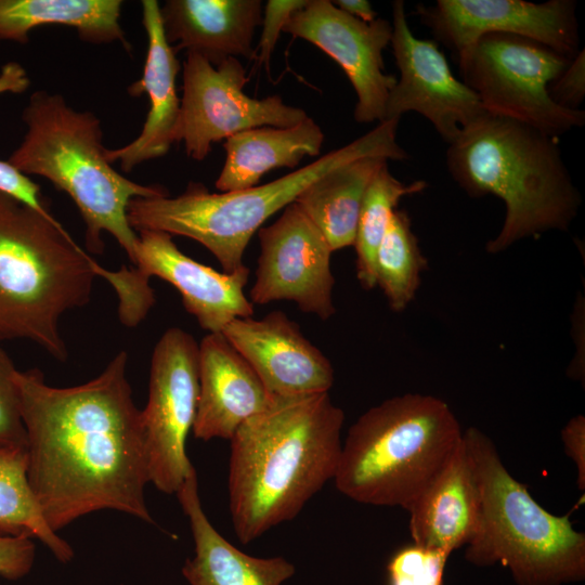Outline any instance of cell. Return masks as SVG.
I'll return each mask as SVG.
<instances>
[{
	"mask_svg": "<svg viewBox=\"0 0 585 585\" xmlns=\"http://www.w3.org/2000/svg\"><path fill=\"white\" fill-rule=\"evenodd\" d=\"M120 351L86 384L57 388L40 369L17 370L27 437V479L49 526L58 532L99 510L153 523L145 500L150 482L142 411Z\"/></svg>",
	"mask_w": 585,
	"mask_h": 585,
	"instance_id": "1",
	"label": "cell"
},
{
	"mask_svg": "<svg viewBox=\"0 0 585 585\" xmlns=\"http://www.w3.org/2000/svg\"><path fill=\"white\" fill-rule=\"evenodd\" d=\"M343 411L328 392L273 396L230 439V512L239 542L283 522L334 479Z\"/></svg>",
	"mask_w": 585,
	"mask_h": 585,
	"instance_id": "2",
	"label": "cell"
},
{
	"mask_svg": "<svg viewBox=\"0 0 585 585\" xmlns=\"http://www.w3.org/2000/svg\"><path fill=\"white\" fill-rule=\"evenodd\" d=\"M448 172L472 197L492 194L506 206L496 253L549 230L566 231L582 203L558 139L514 119L489 114L446 151Z\"/></svg>",
	"mask_w": 585,
	"mask_h": 585,
	"instance_id": "3",
	"label": "cell"
},
{
	"mask_svg": "<svg viewBox=\"0 0 585 585\" xmlns=\"http://www.w3.org/2000/svg\"><path fill=\"white\" fill-rule=\"evenodd\" d=\"M22 120L26 133L8 161L26 176L49 180L72 198L86 223L91 253H103L106 232L134 265L139 236L129 224L128 205L136 197L169 196L168 190L139 184L114 169L105 155L100 119L89 110H76L61 94L34 92Z\"/></svg>",
	"mask_w": 585,
	"mask_h": 585,
	"instance_id": "4",
	"label": "cell"
},
{
	"mask_svg": "<svg viewBox=\"0 0 585 585\" xmlns=\"http://www.w3.org/2000/svg\"><path fill=\"white\" fill-rule=\"evenodd\" d=\"M104 269L55 218L0 193V341L29 339L66 361L60 318L90 302Z\"/></svg>",
	"mask_w": 585,
	"mask_h": 585,
	"instance_id": "5",
	"label": "cell"
},
{
	"mask_svg": "<svg viewBox=\"0 0 585 585\" xmlns=\"http://www.w3.org/2000/svg\"><path fill=\"white\" fill-rule=\"evenodd\" d=\"M398 126L399 119L381 121L347 145L263 185L210 193L204 184L191 182L176 197L133 198L127 209L129 224L135 232L161 231L194 239L217 258L223 272L232 273L245 266V249L261 225L325 173L369 156L406 160L408 154L396 141Z\"/></svg>",
	"mask_w": 585,
	"mask_h": 585,
	"instance_id": "6",
	"label": "cell"
},
{
	"mask_svg": "<svg viewBox=\"0 0 585 585\" xmlns=\"http://www.w3.org/2000/svg\"><path fill=\"white\" fill-rule=\"evenodd\" d=\"M461 440L460 425L443 400L418 393L390 398L349 428L336 487L358 503L407 511Z\"/></svg>",
	"mask_w": 585,
	"mask_h": 585,
	"instance_id": "7",
	"label": "cell"
},
{
	"mask_svg": "<svg viewBox=\"0 0 585 585\" xmlns=\"http://www.w3.org/2000/svg\"><path fill=\"white\" fill-rule=\"evenodd\" d=\"M480 491L477 533L466 559L499 562L518 585H561L585 574V535L568 516L543 508L504 466L494 442L477 428L463 432Z\"/></svg>",
	"mask_w": 585,
	"mask_h": 585,
	"instance_id": "8",
	"label": "cell"
},
{
	"mask_svg": "<svg viewBox=\"0 0 585 585\" xmlns=\"http://www.w3.org/2000/svg\"><path fill=\"white\" fill-rule=\"evenodd\" d=\"M463 82L494 116L529 125L547 135H559L585 123L583 109L557 105L549 83L571 58L532 39L509 35L482 36L457 55Z\"/></svg>",
	"mask_w": 585,
	"mask_h": 585,
	"instance_id": "9",
	"label": "cell"
},
{
	"mask_svg": "<svg viewBox=\"0 0 585 585\" xmlns=\"http://www.w3.org/2000/svg\"><path fill=\"white\" fill-rule=\"evenodd\" d=\"M139 249L131 268L107 270L106 280L118 297V316L127 327L142 322L155 303L148 285L151 276L171 284L181 295L185 310L209 334L221 333L233 320L251 317L253 304L244 288L249 269L245 265L232 273L218 272L183 253L172 235L153 230L136 232Z\"/></svg>",
	"mask_w": 585,
	"mask_h": 585,
	"instance_id": "10",
	"label": "cell"
},
{
	"mask_svg": "<svg viewBox=\"0 0 585 585\" xmlns=\"http://www.w3.org/2000/svg\"><path fill=\"white\" fill-rule=\"evenodd\" d=\"M182 78L176 143L182 141L195 160L205 159L212 143L243 130L287 128L308 117L302 108L285 104L278 95L248 96L244 87L249 77L236 57L213 66L200 54L186 52Z\"/></svg>",
	"mask_w": 585,
	"mask_h": 585,
	"instance_id": "11",
	"label": "cell"
},
{
	"mask_svg": "<svg viewBox=\"0 0 585 585\" xmlns=\"http://www.w3.org/2000/svg\"><path fill=\"white\" fill-rule=\"evenodd\" d=\"M199 395L198 343L179 327L168 328L151 360L148 400L142 411L150 482L176 494L195 469L186 455Z\"/></svg>",
	"mask_w": 585,
	"mask_h": 585,
	"instance_id": "12",
	"label": "cell"
},
{
	"mask_svg": "<svg viewBox=\"0 0 585 585\" xmlns=\"http://www.w3.org/2000/svg\"><path fill=\"white\" fill-rule=\"evenodd\" d=\"M391 24L390 44L400 78L389 94L386 120L418 113L453 143L489 113L474 91L453 75L437 41L412 32L404 1L392 2Z\"/></svg>",
	"mask_w": 585,
	"mask_h": 585,
	"instance_id": "13",
	"label": "cell"
},
{
	"mask_svg": "<svg viewBox=\"0 0 585 585\" xmlns=\"http://www.w3.org/2000/svg\"><path fill=\"white\" fill-rule=\"evenodd\" d=\"M260 255L249 292L251 303L291 301L321 320L335 312L330 270L333 250L294 202L272 224L258 231Z\"/></svg>",
	"mask_w": 585,
	"mask_h": 585,
	"instance_id": "14",
	"label": "cell"
},
{
	"mask_svg": "<svg viewBox=\"0 0 585 585\" xmlns=\"http://www.w3.org/2000/svg\"><path fill=\"white\" fill-rule=\"evenodd\" d=\"M574 0H438L415 13L435 39L459 55L482 36L509 34L532 39L570 58L580 49Z\"/></svg>",
	"mask_w": 585,
	"mask_h": 585,
	"instance_id": "15",
	"label": "cell"
},
{
	"mask_svg": "<svg viewBox=\"0 0 585 585\" xmlns=\"http://www.w3.org/2000/svg\"><path fill=\"white\" fill-rule=\"evenodd\" d=\"M283 31L313 43L340 65L356 93L358 122L386 120L387 101L396 83L395 76L385 73L382 56L391 41V22L377 17L365 23L333 1L308 0Z\"/></svg>",
	"mask_w": 585,
	"mask_h": 585,
	"instance_id": "16",
	"label": "cell"
},
{
	"mask_svg": "<svg viewBox=\"0 0 585 585\" xmlns=\"http://www.w3.org/2000/svg\"><path fill=\"white\" fill-rule=\"evenodd\" d=\"M257 373L272 396L328 392L335 375L330 361L282 311L235 318L221 332Z\"/></svg>",
	"mask_w": 585,
	"mask_h": 585,
	"instance_id": "17",
	"label": "cell"
},
{
	"mask_svg": "<svg viewBox=\"0 0 585 585\" xmlns=\"http://www.w3.org/2000/svg\"><path fill=\"white\" fill-rule=\"evenodd\" d=\"M199 395L194 437L203 441L230 440L250 417L272 401L263 382L221 333L198 343Z\"/></svg>",
	"mask_w": 585,
	"mask_h": 585,
	"instance_id": "18",
	"label": "cell"
},
{
	"mask_svg": "<svg viewBox=\"0 0 585 585\" xmlns=\"http://www.w3.org/2000/svg\"><path fill=\"white\" fill-rule=\"evenodd\" d=\"M142 24L147 35V54L141 79L133 82L128 92L132 96L145 93L150 110L140 134L130 143L116 150H106L112 164L119 161L122 171L130 172L135 166L168 153L176 143L180 116V99L176 79L180 69L176 51L164 32L160 5L156 0H144Z\"/></svg>",
	"mask_w": 585,
	"mask_h": 585,
	"instance_id": "19",
	"label": "cell"
},
{
	"mask_svg": "<svg viewBox=\"0 0 585 585\" xmlns=\"http://www.w3.org/2000/svg\"><path fill=\"white\" fill-rule=\"evenodd\" d=\"M167 41L213 66L227 57L251 58L253 35L262 22L260 0H167L160 6Z\"/></svg>",
	"mask_w": 585,
	"mask_h": 585,
	"instance_id": "20",
	"label": "cell"
},
{
	"mask_svg": "<svg viewBox=\"0 0 585 585\" xmlns=\"http://www.w3.org/2000/svg\"><path fill=\"white\" fill-rule=\"evenodd\" d=\"M407 511L411 537L419 546L450 557L473 538L480 518V491L464 439Z\"/></svg>",
	"mask_w": 585,
	"mask_h": 585,
	"instance_id": "21",
	"label": "cell"
},
{
	"mask_svg": "<svg viewBox=\"0 0 585 585\" xmlns=\"http://www.w3.org/2000/svg\"><path fill=\"white\" fill-rule=\"evenodd\" d=\"M176 494L194 540V556L182 568L190 585H282L295 574L287 559L247 555L216 530L202 507L195 469Z\"/></svg>",
	"mask_w": 585,
	"mask_h": 585,
	"instance_id": "22",
	"label": "cell"
},
{
	"mask_svg": "<svg viewBox=\"0 0 585 585\" xmlns=\"http://www.w3.org/2000/svg\"><path fill=\"white\" fill-rule=\"evenodd\" d=\"M324 141L321 127L307 117L287 127H257L237 132L223 144L226 157L216 181L221 192L253 187L266 172L295 168L306 156H317Z\"/></svg>",
	"mask_w": 585,
	"mask_h": 585,
	"instance_id": "23",
	"label": "cell"
},
{
	"mask_svg": "<svg viewBox=\"0 0 585 585\" xmlns=\"http://www.w3.org/2000/svg\"><path fill=\"white\" fill-rule=\"evenodd\" d=\"M120 0H0V40L26 43L42 25L73 27L90 43L130 46L120 26Z\"/></svg>",
	"mask_w": 585,
	"mask_h": 585,
	"instance_id": "24",
	"label": "cell"
},
{
	"mask_svg": "<svg viewBox=\"0 0 585 585\" xmlns=\"http://www.w3.org/2000/svg\"><path fill=\"white\" fill-rule=\"evenodd\" d=\"M387 161L369 156L346 162L314 181L295 199L333 251L353 246L365 191Z\"/></svg>",
	"mask_w": 585,
	"mask_h": 585,
	"instance_id": "25",
	"label": "cell"
},
{
	"mask_svg": "<svg viewBox=\"0 0 585 585\" xmlns=\"http://www.w3.org/2000/svg\"><path fill=\"white\" fill-rule=\"evenodd\" d=\"M0 535L37 538L62 563L74 557L70 545L49 526L34 497L26 448L0 450Z\"/></svg>",
	"mask_w": 585,
	"mask_h": 585,
	"instance_id": "26",
	"label": "cell"
},
{
	"mask_svg": "<svg viewBox=\"0 0 585 585\" xmlns=\"http://www.w3.org/2000/svg\"><path fill=\"white\" fill-rule=\"evenodd\" d=\"M427 186L424 180L408 184L399 181L390 172L388 161L374 174L364 194L353 244L356 277L363 288L368 290L376 286V253L400 199L420 193Z\"/></svg>",
	"mask_w": 585,
	"mask_h": 585,
	"instance_id": "27",
	"label": "cell"
},
{
	"mask_svg": "<svg viewBox=\"0 0 585 585\" xmlns=\"http://www.w3.org/2000/svg\"><path fill=\"white\" fill-rule=\"evenodd\" d=\"M426 265L407 212L396 209L375 261L376 286L382 289L391 310L400 312L411 303Z\"/></svg>",
	"mask_w": 585,
	"mask_h": 585,
	"instance_id": "28",
	"label": "cell"
},
{
	"mask_svg": "<svg viewBox=\"0 0 585 585\" xmlns=\"http://www.w3.org/2000/svg\"><path fill=\"white\" fill-rule=\"evenodd\" d=\"M29 80L24 68L16 63H9L0 73V93H20L27 89ZM0 193L5 194L39 213L54 218L49 200L43 196L39 184L22 173L8 160H0Z\"/></svg>",
	"mask_w": 585,
	"mask_h": 585,
	"instance_id": "29",
	"label": "cell"
},
{
	"mask_svg": "<svg viewBox=\"0 0 585 585\" xmlns=\"http://www.w3.org/2000/svg\"><path fill=\"white\" fill-rule=\"evenodd\" d=\"M448 556L415 543L398 549L389 560V585H442Z\"/></svg>",
	"mask_w": 585,
	"mask_h": 585,
	"instance_id": "30",
	"label": "cell"
},
{
	"mask_svg": "<svg viewBox=\"0 0 585 585\" xmlns=\"http://www.w3.org/2000/svg\"><path fill=\"white\" fill-rule=\"evenodd\" d=\"M17 369L0 344V450L26 448L27 437L21 412Z\"/></svg>",
	"mask_w": 585,
	"mask_h": 585,
	"instance_id": "31",
	"label": "cell"
},
{
	"mask_svg": "<svg viewBox=\"0 0 585 585\" xmlns=\"http://www.w3.org/2000/svg\"><path fill=\"white\" fill-rule=\"evenodd\" d=\"M308 0H269L264 5L262 15V32L258 43L260 64L269 67L270 57L275 48L280 34L283 31L290 16L306 5Z\"/></svg>",
	"mask_w": 585,
	"mask_h": 585,
	"instance_id": "32",
	"label": "cell"
},
{
	"mask_svg": "<svg viewBox=\"0 0 585 585\" xmlns=\"http://www.w3.org/2000/svg\"><path fill=\"white\" fill-rule=\"evenodd\" d=\"M584 52V49L580 50L559 76L549 83V96L563 108L581 109L585 96Z\"/></svg>",
	"mask_w": 585,
	"mask_h": 585,
	"instance_id": "33",
	"label": "cell"
},
{
	"mask_svg": "<svg viewBox=\"0 0 585 585\" xmlns=\"http://www.w3.org/2000/svg\"><path fill=\"white\" fill-rule=\"evenodd\" d=\"M31 538L0 535V576L15 581L27 575L35 561Z\"/></svg>",
	"mask_w": 585,
	"mask_h": 585,
	"instance_id": "34",
	"label": "cell"
},
{
	"mask_svg": "<svg viewBox=\"0 0 585 585\" xmlns=\"http://www.w3.org/2000/svg\"><path fill=\"white\" fill-rule=\"evenodd\" d=\"M566 454L573 460L577 470V485L585 489V418L577 415L570 419L561 431Z\"/></svg>",
	"mask_w": 585,
	"mask_h": 585,
	"instance_id": "35",
	"label": "cell"
},
{
	"mask_svg": "<svg viewBox=\"0 0 585 585\" xmlns=\"http://www.w3.org/2000/svg\"><path fill=\"white\" fill-rule=\"evenodd\" d=\"M333 3L347 14L365 23H370L377 18V12L366 0H337Z\"/></svg>",
	"mask_w": 585,
	"mask_h": 585,
	"instance_id": "36",
	"label": "cell"
},
{
	"mask_svg": "<svg viewBox=\"0 0 585 585\" xmlns=\"http://www.w3.org/2000/svg\"><path fill=\"white\" fill-rule=\"evenodd\" d=\"M1 41V40H0Z\"/></svg>",
	"mask_w": 585,
	"mask_h": 585,
	"instance_id": "37",
	"label": "cell"
}]
</instances>
